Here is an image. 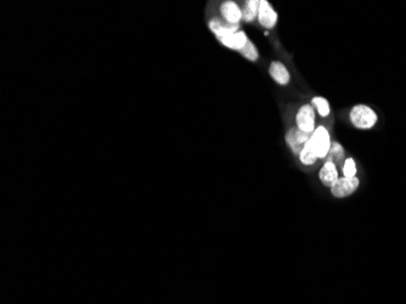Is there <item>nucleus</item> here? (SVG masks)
<instances>
[{"label":"nucleus","instance_id":"1","mask_svg":"<svg viewBox=\"0 0 406 304\" xmlns=\"http://www.w3.org/2000/svg\"><path fill=\"white\" fill-rule=\"evenodd\" d=\"M350 122L355 128L368 130L371 129L377 123V113L368 105H356L350 110L349 113Z\"/></svg>","mask_w":406,"mask_h":304},{"label":"nucleus","instance_id":"2","mask_svg":"<svg viewBox=\"0 0 406 304\" xmlns=\"http://www.w3.org/2000/svg\"><path fill=\"white\" fill-rule=\"evenodd\" d=\"M309 141L311 149H313V151L315 152L317 158H325L327 156L331 148V143H332L331 141L329 130L325 128L324 126H319L314 130Z\"/></svg>","mask_w":406,"mask_h":304},{"label":"nucleus","instance_id":"3","mask_svg":"<svg viewBox=\"0 0 406 304\" xmlns=\"http://www.w3.org/2000/svg\"><path fill=\"white\" fill-rule=\"evenodd\" d=\"M359 185L360 181L356 176L355 178H346V176H343V178H338V180L331 186V194L337 198L348 197V196L358 190Z\"/></svg>","mask_w":406,"mask_h":304},{"label":"nucleus","instance_id":"4","mask_svg":"<svg viewBox=\"0 0 406 304\" xmlns=\"http://www.w3.org/2000/svg\"><path fill=\"white\" fill-rule=\"evenodd\" d=\"M295 123H297V128L300 130H303L305 133L313 134L315 128V111L314 107L311 105L307 104L303 105L300 110H298L297 116H295Z\"/></svg>","mask_w":406,"mask_h":304},{"label":"nucleus","instance_id":"5","mask_svg":"<svg viewBox=\"0 0 406 304\" xmlns=\"http://www.w3.org/2000/svg\"><path fill=\"white\" fill-rule=\"evenodd\" d=\"M277 12L275 11L271 4L266 0L259 2V10H258V22L262 27L266 29L274 28L277 24Z\"/></svg>","mask_w":406,"mask_h":304},{"label":"nucleus","instance_id":"6","mask_svg":"<svg viewBox=\"0 0 406 304\" xmlns=\"http://www.w3.org/2000/svg\"><path fill=\"white\" fill-rule=\"evenodd\" d=\"M220 14H222L224 21L230 25H239L243 18L242 9L235 2H231V0L222 3V5H220Z\"/></svg>","mask_w":406,"mask_h":304},{"label":"nucleus","instance_id":"7","mask_svg":"<svg viewBox=\"0 0 406 304\" xmlns=\"http://www.w3.org/2000/svg\"><path fill=\"white\" fill-rule=\"evenodd\" d=\"M208 27H209L210 32L216 35L217 39L225 38L227 35H231L240 31L239 25H230L224 21V19H220L218 17L210 19V21L208 22Z\"/></svg>","mask_w":406,"mask_h":304},{"label":"nucleus","instance_id":"8","mask_svg":"<svg viewBox=\"0 0 406 304\" xmlns=\"http://www.w3.org/2000/svg\"><path fill=\"white\" fill-rule=\"evenodd\" d=\"M269 74L280 86H287L291 82V74L287 67L280 61H272L269 66Z\"/></svg>","mask_w":406,"mask_h":304},{"label":"nucleus","instance_id":"9","mask_svg":"<svg viewBox=\"0 0 406 304\" xmlns=\"http://www.w3.org/2000/svg\"><path fill=\"white\" fill-rule=\"evenodd\" d=\"M220 42V44L224 45V47L231 49V50L236 51H241L245 45L247 44V42L249 40L247 34L243 31H239L236 33H233L231 35H227L225 38H220L218 39Z\"/></svg>","mask_w":406,"mask_h":304},{"label":"nucleus","instance_id":"10","mask_svg":"<svg viewBox=\"0 0 406 304\" xmlns=\"http://www.w3.org/2000/svg\"><path fill=\"white\" fill-rule=\"evenodd\" d=\"M319 178L325 186H327V188L330 186L331 188L339 178L337 166L332 162H325L323 168L320 169Z\"/></svg>","mask_w":406,"mask_h":304},{"label":"nucleus","instance_id":"11","mask_svg":"<svg viewBox=\"0 0 406 304\" xmlns=\"http://www.w3.org/2000/svg\"><path fill=\"white\" fill-rule=\"evenodd\" d=\"M326 162H332L336 166H339L344 158V149L338 141L331 143V148L326 156Z\"/></svg>","mask_w":406,"mask_h":304},{"label":"nucleus","instance_id":"12","mask_svg":"<svg viewBox=\"0 0 406 304\" xmlns=\"http://www.w3.org/2000/svg\"><path fill=\"white\" fill-rule=\"evenodd\" d=\"M258 10H259V2H257V0H249V2H246L245 8L242 9L243 21L246 22L255 21V18H258Z\"/></svg>","mask_w":406,"mask_h":304},{"label":"nucleus","instance_id":"13","mask_svg":"<svg viewBox=\"0 0 406 304\" xmlns=\"http://www.w3.org/2000/svg\"><path fill=\"white\" fill-rule=\"evenodd\" d=\"M311 104H313V106L316 109V111L319 112L321 117H327L330 114L331 112L330 104L325 97L315 96L313 97V100H311Z\"/></svg>","mask_w":406,"mask_h":304},{"label":"nucleus","instance_id":"14","mask_svg":"<svg viewBox=\"0 0 406 304\" xmlns=\"http://www.w3.org/2000/svg\"><path fill=\"white\" fill-rule=\"evenodd\" d=\"M300 156H301V162L303 163V165H305V166L314 165V163L316 162V159H317L316 155H315V152L313 151V149H311L310 141H308L307 144H305Z\"/></svg>","mask_w":406,"mask_h":304},{"label":"nucleus","instance_id":"15","mask_svg":"<svg viewBox=\"0 0 406 304\" xmlns=\"http://www.w3.org/2000/svg\"><path fill=\"white\" fill-rule=\"evenodd\" d=\"M240 54L242 55L243 57L247 58V60L254 62L259 58V52H258V49L253 43L252 40H248L247 42V44L245 45V48L242 49L241 51H240Z\"/></svg>","mask_w":406,"mask_h":304},{"label":"nucleus","instance_id":"16","mask_svg":"<svg viewBox=\"0 0 406 304\" xmlns=\"http://www.w3.org/2000/svg\"><path fill=\"white\" fill-rule=\"evenodd\" d=\"M343 174L346 178H355L356 175V165L353 158H347L343 165Z\"/></svg>","mask_w":406,"mask_h":304},{"label":"nucleus","instance_id":"17","mask_svg":"<svg viewBox=\"0 0 406 304\" xmlns=\"http://www.w3.org/2000/svg\"><path fill=\"white\" fill-rule=\"evenodd\" d=\"M286 143H287L288 148H290L292 151L295 153V155H301L302 150L298 148L297 144H295V140L293 136V128L290 129L287 133H286Z\"/></svg>","mask_w":406,"mask_h":304}]
</instances>
